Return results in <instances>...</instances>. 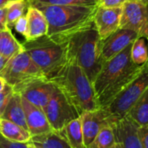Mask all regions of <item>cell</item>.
I'll use <instances>...</instances> for the list:
<instances>
[{
  "label": "cell",
  "mask_w": 148,
  "mask_h": 148,
  "mask_svg": "<svg viewBox=\"0 0 148 148\" xmlns=\"http://www.w3.org/2000/svg\"><path fill=\"white\" fill-rule=\"evenodd\" d=\"M22 105L25 114L28 131L32 137L54 132L42 108L33 105L23 97H22Z\"/></svg>",
  "instance_id": "cell-14"
},
{
  "label": "cell",
  "mask_w": 148,
  "mask_h": 148,
  "mask_svg": "<svg viewBox=\"0 0 148 148\" xmlns=\"http://www.w3.org/2000/svg\"><path fill=\"white\" fill-rule=\"evenodd\" d=\"M1 76L12 88L34 79L45 77L23 49L9 60Z\"/></svg>",
  "instance_id": "cell-7"
},
{
  "label": "cell",
  "mask_w": 148,
  "mask_h": 148,
  "mask_svg": "<svg viewBox=\"0 0 148 148\" xmlns=\"http://www.w3.org/2000/svg\"><path fill=\"white\" fill-rule=\"evenodd\" d=\"M56 88V85L53 82L42 77L16 86L13 90L33 105L42 109L52 97Z\"/></svg>",
  "instance_id": "cell-10"
},
{
  "label": "cell",
  "mask_w": 148,
  "mask_h": 148,
  "mask_svg": "<svg viewBox=\"0 0 148 148\" xmlns=\"http://www.w3.org/2000/svg\"><path fill=\"white\" fill-rule=\"evenodd\" d=\"M26 16L28 19V33L25 41H31L48 34V22L44 14L36 7L29 4Z\"/></svg>",
  "instance_id": "cell-16"
},
{
  "label": "cell",
  "mask_w": 148,
  "mask_h": 148,
  "mask_svg": "<svg viewBox=\"0 0 148 148\" xmlns=\"http://www.w3.org/2000/svg\"><path fill=\"white\" fill-rule=\"evenodd\" d=\"M139 137L142 147L148 148V126L139 127Z\"/></svg>",
  "instance_id": "cell-31"
},
{
  "label": "cell",
  "mask_w": 148,
  "mask_h": 148,
  "mask_svg": "<svg viewBox=\"0 0 148 148\" xmlns=\"http://www.w3.org/2000/svg\"><path fill=\"white\" fill-rule=\"evenodd\" d=\"M23 47L49 81L54 79L68 62L67 42L44 36L35 40L25 41Z\"/></svg>",
  "instance_id": "cell-5"
},
{
  "label": "cell",
  "mask_w": 148,
  "mask_h": 148,
  "mask_svg": "<svg viewBox=\"0 0 148 148\" xmlns=\"http://www.w3.org/2000/svg\"><path fill=\"white\" fill-rule=\"evenodd\" d=\"M51 82L64 94L77 109L80 115L85 111L100 108L93 83L77 64L68 62Z\"/></svg>",
  "instance_id": "cell-4"
},
{
  "label": "cell",
  "mask_w": 148,
  "mask_h": 148,
  "mask_svg": "<svg viewBox=\"0 0 148 148\" xmlns=\"http://www.w3.org/2000/svg\"><path fill=\"white\" fill-rule=\"evenodd\" d=\"M127 116L139 127L148 126V89L130 109Z\"/></svg>",
  "instance_id": "cell-21"
},
{
  "label": "cell",
  "mask_w": 148,
  "mask_h": 148,
  "mask_svg": "<svg viewBox=\"0 0 148 148\" xmlns=\"http://www.w3.org/2000/svg\"><path fill=\"white\" fill-rule=\"evenodd\" d=\"M0 134L9 140L20 143H29L32 138L28 130L3 118L0 119Z\"/></svg>",
  "instance_id": "cell-18"
},
{
  "label": "cell",
  "mask_w": 148,
  "mask_h": 148,
  "mask_svg": "<svg viewBox=\"0 0 148 148\" xmlns=\"http://www.w3.org/2000/svg\"><path fill=\"white\" fill-rule=\"evenodd\" d=\"M7 6L0 9V31L9 29L7 25Z\"/></svg>",
  "instance_id": "cell-32"
},
{
  "label": "cell",
  "mask_w": 148,
  "mask_h": 148,
  "mask_svg": "<svg viewBox=\"0 0 148 148\" xmlns=\"http://www.w3.org/2000/svg\"><path fill=\"white\" fill-rule=\"evenodd\" d=\"M42 110L54 132L61 131L70 121L80 117L77 109L57 86L52 97L42 108Z\"/></svg>",
  "instance_id": "cell-8"
},
{
  "label": "cell",
  "mask_w": 148,
  "mask_h": 148,
  "mask_svg": "<svg viewBox=\"0 0 148 148\" xmlns=\"http://www.w3.org/2000/svg\"><path fill=\"white\" fill-rule=\"evenodd\" d=\"M132 43L112 59L104 62L93 82L100 108L108 107L142 71L143 65L135 64L131 58Z\"/></svg>",
  "instance_id": "cell-1"
},
{
  "label": "cell",
  "mask_w": 148,
  "mask_h": 148,
  "mask_svg": "<svg viewBox=\"0 0 148 148\" xmlns=\"http://www.w3.org/2000/svg\"><path fill=\"white\" fill-rule=\"evenodd\" d=\"M101 42L94 22L73 34L67 41L68 62L80 66L92 83L104 64Z\"/></svg>",
  "instance_id": "cell-3"
},
{
  "label": "cell",
  "mask_w": 148,
  "mask_h": 148,
  "mask_svg": "<svg viewBox=\"0 0 148 148\" xmlns=\"http://www.w3.org/2000/svg\"><path fill=\"white\" fill-rule=\"evenodd\" d=\"M29 148H37V147H36L35 145H33L32 143H30V142H29Z\"/></svg>",
  "instance_id": "cell-37"
},
{
  "label": "cell",
  "mask_w": 148,
  "mask_h": 148,
  "mask_svg": "<svg viewBox=\"0 0 148 148\" xmlns=\"http://www.w3.org/2000/svg\"><path fill=\"white\" fill-rule=\"evenodd\" d=\"M13 1H15V0H0V9L8 6V4Z\"/></svg>",
  "instance_id": "cell-35"
},
{
  "label": "cell",
  "mask_w": 148,
  "mask_h": 148,
  "mask_svg": "<svg viewBox=\"0 0 148 148\" xmlns=\"http://www.w3.org/2000/svg\"><path fill=\"white\" fill-rule=\"evenodd\" d=\"M120 29L134 30L139 37L148 40V3L128 0L122 6Z\"/></svg>",
  "instance_id": "cell-9"
},
{
  "label": "cell",
  "mask_w": 148,
  "mask_h": 148,
  "mask_svg": "<svg viewBox=\"0 0 148 148\" xmlns=\"http://www.w3.org/2000/svg\"><path fill=\"white\" fill-rule=\"evenodd\" d=\"M39 9L48 22L47 36L52 39L67 42L69 37L93 23L97 6L47 5L29 3Z\"/></svg>",
  "instance_id": "cell-2"
},
{
  "label": "cell",
  "mask_w": 148,
  "mask_h": 148,
  "mask_svg": "<svg viewBox=\"0 0 148 148\" xmlns=\"http://www.w3.org/2000/svg\"><path fill=\"white\" fill-rule=\"evenodd\" d=\"M6 85H7V82H6L5 79L3 77L0 76V92L4 89V88L6 87Z\"/></svg>",
  "instance_id": "cell-34"
},
{
  "label": "cell",
  "mask_w": 148,
  "mask_h": 148,
  "mask_svg": "<svg viewBox=\"0 0 148 148\" xmlns=\"http://www.w3.org/2000/svg\"><path fill=\"white\" fill-rule=\"evenodd\" d=\"M14 28L19 34L26 37L28 33V19L26 14L22 16L16 20V22L14 24Z\"/></svg>",
  "instance_id": "cell-28"
},
{
  "label": "cell",
  "mask_w": 148,
  "mask_h": 148,
  "mask_svg": "<svg viewBox=\"0 0 148 148\" xmlns=\"http://www.w3.org/2000/svg\"><path fill=\"white\" fill-rule=\"evenodd\" d=\"M128 0H98L97 7L102 8H119L122 7Z\"/></svg>",
  "instance_id": "cell-29"
},
{
  "label": "cell",
  "mask_w": 148,
  "mask_h": 148,
  "mask_svg": "<svg viewBox=\"0 0 148 148\" xmlns=\"http://www.w3.org/2000/svg\"><path fill=\"white\" fill-rule=\"evenodd\" d=\"M115 148H123V147H122V146L121 145V143L117 141V144H116V146H115Z\"/></svg>",
  "instance_id": "cell-36"
},
{
  "label": "cell",
  "mask_w": 148,
  "mask_h": 148,
  "mask_svg": "<svg viewBox=\"0 0 148 148\" xmlns=\"http://www.w3.org/2000/svg\"><path fill=\"white\" fill-rule=\"evenodd\" d=\"M2 118L12 121L17 124L18 126L23 127L24 129L28 130L25 114L22 105V96L18 93H13L11 98L10 99L7 104V107L3 112Z\"/></svg>",
  "instance_id": "cell-17"
},
{
  "label": "cell",
  "mask_w": 148,
  "mask_h": 148,
  "mask_svg": "<svg viewBox=\"0 0 148 148\" xmlns=\"http://www.w3.org/2000/svg\"><path fill=\"white\" fill-rule=\"evenodd\" d=\"M0 148H3V147H2V146L0 145Z\"/></svg>",
  "instance_id": "cell-39"
},
{
  "label": "cell",
  "mask_w": 148,
  "mask_h": 148,
  "mask_svg": "<svg viewBox=\"0 0 148 148\" xmlns=\"http://www.w3.org/2000/svg\"><path fill=\"white\" fill-rule=\"evenodd\" d=\"M139 37L138 34L131 29H119L101 42V57L107 62L133 43Z\"/></svg>",
  "instance_id": "cell-12"
},
{
  "label": "cell",
  "mask_w": 148,
  "mask_h": 148,
  "mask_svg": "<svg viewBox=\"0 0 148 148\" xmlns=\"http://www.w3.org/2000/svg\"><path fill=\"white\" fill-rule=\"evenodd\" d=\"M29 3H38L47 5H78L97 6L98 0H28Z\"/></svg>",
  "instance_id": "cell-26"
},
{
  "label": "cell",
  "mask_w": 148,
  "mask_h": 148,
  "mask_svg": "<svg viewBox=\"0 0 148 148\" xmlns=\"http://www.w3.org/2000/svg\"><path fill=\"white\" fill-rule=\"evenodd\" d=\"M57 133L66 140L72 148H88L84 143L80 117L70 121Z\"/></svg>",
  "instance_id": "cell-19"
},
{
  "label": "cell",
  "mask_w": 148,
  "mask_h": 148,
  "mask_svg": "<svg viewBox=\"0 0 148 148\" xmlns=\"http://www.w3.org/2000/svg\"><path fill=\"white\" fill-rule=\"evenodd\" d=\"M0 145L3 148H29V143H20L11 141L4 138L0 134Z\"/></svg>",
  "instance_id": "cell-30"
},
{
  "label": "cell",
  "mask_w": 148,
  "mask_h": 148,
  "mask_svg": "<svg viewBox=\"0 0 148 148\" xmlns=\"http://www.w3.org/2000/svg\"><path fill=\"white\" fill-rule=\"evenodd\" d=\"M28 0H15L8 4L7 11V25L9 29H11L16 20L24 15L25 10L28 9Z\"/></svg>",
  "instance_id": "cell-24"
},
{
  "label": "cell",
  "mask_w": 148,
  "mask_h": 148,
  "mask_svg": "<svg viewBox=\"0 0 148 148\" xmlns=\"http://www.w3.org/2000/svg\"><path fill=\"white\" fill-rule=\"evenodd\" d=\"M117 139L114 125L104 127L88 148H115Z\"/></svg>",
  "instance_id": "cell-23"
},
{
  "label": "cell",
  "mask_w": 148,
  "mask_h": 148,
  "mask_svg": "<svg viewBox=\"0 0 148 148\" xmlns=\"http://www.w3.org/2000/svg\"><path fill=\"white\" fill-rule=\"evenodd\" d=\"M131 58L138 65H143L148 61V47L143 37H138L132 43Z\"/></svg>",
  "instance_id": "cell-25"
},
{
  "label": "cell",
  "mask_w": 148,
  "mask_h": 148,
  "mask_svg": "<svg viewBox=\"0 0 148 148\" xmlns=\"http://www.w3.org/2000/svg\"><path fill=\"white\" fill-rule=\"evenodd\" d=\"M23 49V44L15 38L10 29L0 31V54L2 56L10 59Z\"/></svg>",
  "instance_id": "cell-20"
},
{
  "label": "cell",
  "mask_w": 148,
  "mask_h": 148,
  "mask_svg": "<svg viewBox=\"0 0 148 148\" xmlns=\"http://www.w3.org/2000/svg\"><path fill=\"white\" fill-rule=\"evenodd\" d=\"M30 143L37 148H72L66 140L57 132L34 136L31 138Z\"/></svg>",
  "instance_id": "cell-22"
},
{
  "label": "cell",
  "mask_w": 148,
  "mask_h": 148,
  "mask_svg": "<svg viewBox=\"0 0 148 148\" xmlns=\"http://www.w3.org/2000/svg\"><path fill=\"white\" fill-rule=\"evenodd\" d=\"M140 1H143V2H145V3H148V0H140Z\"/></svg>",
  "instance_id": "cell-38"
},
{
  "label": "cell",
  "mask_w": 148,
  "mask_h": 148,
  "mask_svg": "<svg viewBox=\"0 0 148 148\" xmlns=\"http://www.w3.org/2000/svg\"><path fill=\"white\" fill-rule=\"evenodd\" d=\"M121 12L122 7L96 8L93 22L102 41L120 29Z\"/></svg>",
  "instance_id": "cell-13"
},
{
  "label": "cell",
  "mask_w": 148,
  "mask_h": 148,
  "mask_svg": "<svg viewBox=\"0 0 148 148\" xmlns=\"http://www.w3.org/2000/svg\"><path fill=\"white\" fill-rule=\"evenodd\" d=\"M148 89V61L140 75L106 108L113 123L127 116L130 109Z\"/></svg>",
  "instance_id": "cell-6"
},
{
  "label": "cell",
  "mask_w": 148,
  "mask_h": 148,
  "mask_svg": "<svg viewBox=\"0 0 148 148\" xmlns=\"http://www.w3.org/2000/svg\"><path fill=\"white\" fill-rule=\"evenodd\" d=\"M117 141L123 148H143L139 137V127L125 116L114 124Z\"/></svg>",
  "instance_id": "cell-15"
},
{
  "label": "cell",
  "mask_w": 148,
  "mask_h": 148,
  "mask_svg": "<svg viewBox=\"0 0 148 148\" xmlns=\"http://www.w3.org/2000/svg\"><path fill=\"white\" fill-rule=\"evenodd\" d=\"M147 41H148V40H147Z\"/></svg>",
  "instance_id": "cell-40"
},
{
  "label": "cell",
  "mask_w": 148,
  "mask_h": 148,
  "mask_svg": "<svg viewBox=\"0 0 148 148\" xmlns=\"http://www.w3.org/2000/svg\"><path fill=\"white\" fill-rule=\"evenodd\" d=\"M80 119L84 143L87 147H88L104 127L114 125L109 113L103 108L92 111H85L81 114Z\"/></svg>",
  "instance_id": "cell-11"
},
{
  "label": "cell",
  "mask_w": 148,
  "mask_h": 148,
  "mask_svg": "<svg viewBox=\"0 0 148 148\" xmlns=\"http://www.w3.org/2000/svg\"><path fill=\"white\" fill-rule=\"evenodd\" d=\"M13 93H14L13 88L9 84H7L6 87L4 88V89L0 92V119L3 116V112L7 107V104H8L10 99L12 96Z\"/></svg>",
  "instance_id": "cell-27"
},
{
  "label": "cell",
  "mask_w": 148,
  "mask_h": 148,
  "mask_svg": "<svg viewBox=\"0 0 148 148\" xmlns=\"http://www.w3.org/2000/svg\"><path fill=\"white\" fill-rule=\"evenodd\" d=\"M9 60H10V59L4 57L3 56H2V55L0 54V76L2 75V73H3V69H5V67H6V65H7Z\"/></svg>",
  "instance_id": "cell-33"
}]
</instances>
